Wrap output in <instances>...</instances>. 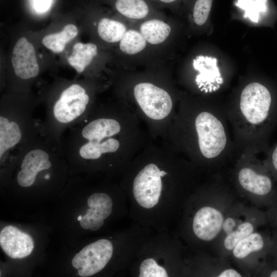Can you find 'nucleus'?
<instances>
[{"mask_svg":"<svg viewBox=\"0 0 277 277\" xmlns=\"http://www.w3.org/2000/svg\"><path fill=\"white\" fill-rule=\"evenodd\" d=\"M272 97L258 82L247 84L235 103L226 106L233 139L239 153L266 151V137L272 120Z\"/></svg>","mask_w":277,"mask_h":277,"instance_id":"f257e3e1","label":"nucleus"},{"mask_svg":"<svg viewBox=\"0 0 277 277\" xmlns=\"http://www.w3.org/2000/svg\"><path fill=\"white\" fill-rule=\"evenodd\" d=\"M259 154L251 151L239 153L232 163L231 180L241 192L268 207L277 195L275 180L265 160L259 158Z\"/></svg>","mask_w":277,"mask_h":277,"instance_id":"f03ea898","label":"nucleus"},{"mask_svg":"<svg viewBox=\"0 0 277 277\" xmlns=\"http://www.w3.org/2000/svg\"><path fill=\"white\" fill-rule=\"evenodd\" d=\"M134 95L140 107L149 118H165L172 108V101L164 89L148 82L140 83L134 88Z\"/></svg>","mask_w":277,"mask_h":277,"instance_id":"7ed1b4c3","label":"nucleus"},{"mask_svg":"<svg viewBox=\"0 0 277 277\" xmlns=\"http://www.w3.org/2000/svg\"><path fill=\"white\" fill-rule=\"evenodd\" d=\"M113 245L107 239H100L83 248L72 260L73 267L80 276L87 277L101 271L113 254Z\"/></svg>","mask_w":277,"mask_h":277,"instance_id":"20e7f679","label":"nucleus"},{"mask_svg":"<svg viewBox=\"0 0 277 277\" xmlns=\"http://www.w3.org/2000/svg\"><path fill=\"white\" fill-rule=\"evenodd\" d=\"M167 174L154 164L146 166L137 174L133 181L134 199L142 207L150 209L159 202L162 190L161 177Z\"/></svg>","mask_w":277,"mask_h":277,"instance_id":"39448f33","label":"nucleus"},{"mask_svg":"<svg viewBox=\"0 0 277 277\" xmlns=\"http://www.w3.org/2000/svg\"><path fill=\"white\" fill-rule=\"evenodd\" d=\"M227 212L222 205L214 201L199 208L192 221V228L195 235L206 242L214 241L221 234Z\"/></svg>","mask_w":277,"mask_h":277,"instance_id":"423d86ee","label":"nucleus"},{"mask_svg":"<svg viewBox=\"0 0 277 277\" xmlns=\"http://www.w3.org/2000/svg\"><path fill=\"white\" fill-rule=\"evenodd\" d=\"M89 96L85 90L77 84L65 89L54 107V115L60 122H70L82 114L89 102Z\"/></svg>","mask_w":277,"mask_h":277,"instance_id":"0eeeda50","label":"nucleus"},{"mask_svg":"<svg viewBox=\"0 0 277 277\" xmlns=\"http://www.w3.org/2000/svg\"><path fill=\"white\" fill-rule=\"evenodd\" d=\"M11 63L15 74L21 78H33L38 74L39 66L34 47L26 37H21L16 43Z\"/></svg>","mask_w":277,"mask_h":277,"instance_id":"6e6552de","label":"nucleus"},{"mask_svg":"<svg viewBox=\"0 0 277 277\" xmlns=\"http://www.w3.org/2000/svg\"><path fill=\"white\" fill-rule=\"evenodd\" d=\"M0 245L4 252L12 259L26 257L34 248L32 237L12 225L5 227L1 231Z\"/></svg>","mask_w":277,"mask_h":277,"instance_id":"1a4fd4ad","label":"nucleus"},{"mask_svg":"<svg viewBox=\"0 0 277 277\" xmlns=\"http://www.w3.org/2000/svg\"><path fill=\"white\" fill-rule=\"evenodd\" d=\"M272 237L256 231L242 239L231 251L238 261H245L255 256L266 258L270 251Z\"/></svg>","mask_w":277,"mask_h":277,"instance_id":"9d476101","label":"nucleus"},{"mask_svg":"<svg viewBox=\"0 0 277 277\" xmlns=\"http://www.w3.org/2000/svg\"><path fill=\"white\" fill-rule=\"evenodd\" d=\"M193 66L200 72L196 78L197 84L205 92L216 91L222 84L223 78L215 58L199 56L194 61Z\"/></svg>","mask_w":277,"mask_h":277,"instance_id":"9b49d317","label":"nucleus"},{"mask_svg":"<svg viewBox=\"0 0 277 277\" xmlns=\"http://www.w3.org/2000/svg\"><path fill=\"white\" fill-rule=\"evenodd\" d=\"M112 3L115 10L128 19L142 20L159 15L150 0H113Z\"/></svg>","mask_w":277,"mask_h":277,"instance_id":"f8f14e48","label":"nucleus"},{"mask_svg":"<svg viewBox=\"0 0 277 277\" xmlns=\"http://www.w3.org/2000/svg\"><path fill=\"white\" fill-rule=\"evenodd\" d=\"M121 130L119 123L110 118H99L89 123L83 129L82 136L89 141L100 142L108 137L117 134Z\"/></svg>","mask_w":277,"mask_h":277,"instance_id":"ddd939ff","label":"nucleus"},{"mask_svg":"<svg viewBox=\"0 0 277 277\" xmlns=\"http://www.w3.org/2000/svg\"><path fill=\"white\" fill-rule=\"evenodd\" d=\"M139 31L147 44L157 45L168 39L171 32V27L162 19L151 17L141 24Z\"/></svg>","mask_w":277,"mask_h":277,"instance_id":"4468645a","label":"nucleus"},{"mask_svg":"<svg viewBox=\"0 0 277 277\" xmlns=\"http://www.w3.org/2000/svg\"><path fill=\"white\" fill-rule=\"evenodd\" d=\"M97 54V47L93 43H77L68 58L70 66L78 72H82Z\"/></svg>","mask_w":277,"mask_h":277,"instance_id":"2eb2a0df","label":"nucleus"},{"mask_svg":"<svg viewBox=\"0 0 277 277\" xmlns=\"http://www.w3.org/2000/svg\"><path fill=\"white\" fill-rule=\"evenodd\" d=\"M127 30V26L122 22L108 17L100 19L97 26L100 37L109 43L120 42Z\"/></svg>","mask_w":277,"mask_h":277,"instance_id":"dca6fc26","label":"nucleus"},{"mask_svg":"<svg viewBox=\"0 0 277 277\" xmlns=\"http://www.w3.org/2000/svg\"><path fill=\"white\" fill-rule=\"evenodd\" d=\"M78 32L77 27L72 24L66 25L60 32L48 34L42 39L43 45L54 53H60L67 43L74 38Z\"/></svg>","mask_w":277,"mask_h":277,"instance_id":"f3484780","label":"nucleus"},{"mask_svg":"<svg viewBox=\"0 0 277 277\" xmlns=\"http://www.w3.org/2000/svg\"><path fill=\"white\" fill-rule=\"evenodd\" d=\"M247 217H245L232 231L224 235L223 246L225 251L231 252L238 242L255 231L258 226L264 224L260 222L254 223V220Z\"/></svg>","mask_w":277,"mask_h":277,"instance_id":"a211bd4d","label":"nucleus"},{"mask_svg":"<svg viewBox=\"0 0 277 277\" xmlns=\"http://www.w3.org/2000/svg\"><path fill=\"white\" fill-rule=\"evenodd\" d=\"M147 43L140 31L128 29L119 42L120 50L127 55H135L143 51Z\"/></svg>","mask_w":277,"mask_h":277,"instance_id":"6ab92c4d","label":"nucleus"},{"mask_svg":"<svg viewBox=\"0 0 277 277\" xmlns=\"http://www.w3.org/2000/svg\"><path fill=\"white\" fill-rule=\"evenodd\" d=\"M22 133L17 123L10 122L5 131H0V157L9 148L14 146L21 140Z\"/></svg>","mask_w":277,"mask_h":277,"instance_id":"aec40b11","label":"nucleus"},{"mask_svg":"<svg viewBox=\"0 0 277 277\" xmlns=\"http://www.w3.org/2000/svg\"><path fill=\"white\" fill-rule=\"evenodd\" d=\"M49 155L44 151L36 149L30 151L25 156L22 165V169L30 171L36 175L39 172L41 163L48 160Z\"/></svg>","mask_w":277,"mask_h":277,"instance_id":"412c9836","label":"nucleus"},{"mask_svg":"<svg viewBox=\"0 0 277 277\" xmlns=\"http://www.w3.org/2000/svg\"><path fill=\"white\" fill-rule=\"evenodd\" d=\"M140 277L168 276L166 269L159 265L152 258L144 260L140 265Z\"/></svg>","mask_w":277,"mask_h":277,"instance_id":"4be33fe9","label":"nucleus"},{"mask_svg":"<svg viewBox=\"0 0 277 277\" xmlns=\"http://www.w3.org/2000/svg\"><path fill=\"white\" fill-rule=\"evenodd\" d=\"M212 4V0H195L192 8V16L194 23L202 26L209 16Z\"/></svg>","mask_w":277,"mask_h":277,"instance_id":"5701e85b","label":"nucleus"},{"mask_svg":"<svg viewBox=\"0 0 277 277\" xmlns=\"http://www.w3.org/2000/svg\"><path fill=\"white\" fill-rule=\"evenodd\" d=\"M79 153L81 156L85 159H97L102 154L96 143L90 141L81 147Z\"/></svg>","mask_w":277,"mask_h":277,"instance_id":"b1692460","label":"nucleus"},{"mask_svg":"<svg viewBox=\"0 0 277 277\" xmlns=\"http://www.w3.org/2000/svg\"><path fill=\"white\" fill-rule=\"evenodd\" d=\"M89 208H94L98 204L112 206V201L110 197L104 193H95L90 196L87 201Z\"/></svg>","mask_w":277,"mask_h":277,"instance_id":"393cba45","label":"nucleus"},{"mask_svg":"<svg viewBox=\"0 0 277 277\" xmlns=\"http://www.w3.org/2000/svg\"><path fill=\"white\" fill-rule=\"evenodd\" d=\"M265 161L272 175L277 182V144L268 152Z\"/></svg>","mask_w":277,"mask_h":277,"instance_id":"a878e982","label":"nucleus"},{"mask_svg":"<svg viewBox=\"0 0 277 277\" xmlns=\"http://www.w3.org/2000/svg\"><path fill=\"white\" fill-rule=\"evenodd\" d=\"M267 221L273 228V233L277 234V195L268 207L266 212Z\"/></svg>","mask_w":277,"mask_h":277,"instance_id":"bb28decb","label":"nucleus"},{"mask_svg":"<svg viewBox=\"0 0 277 277\" xmlns=\"http://www.w3.org/2000/svg\"><path fill=\"white\" fill-rule=\"evenodd\" d=\"M36 175L34 173L25 169H22L17 176L18 184L24 187L32 185L35 179Z\"/></svg>","mask_w":277,"mask_h":277,"instance_id":"cd10ccee","label":"nucleus"},{"mask_svg":"<svg viewBox=\"0 0 277 277\" xmlns=\"http://www.w3.org/2000/svg\"><path fill=\"white\" fill-rule=\"evenodd\" d=\"M97 144L102 153L115 152L120 147L119 142L112 138H108L102 142H97Z\"/></svg>","mask_w":277,"mask_h":277,"instance_id":"c85d7f7f","label":"nucleus"},{"mask_svg":"<svg viewBox=\"0 0 277 277\" xmlns=\"http://www.w3.org/2000/svg\"><path fill=\"white\" fill-rule=\"evenodd\" d=\"M268 256L270 258L269 261L277 267V234L273 233L272 243L270 250Z\"/></svg>","mask_w":277,"mask_h":277,"instance_id":"c756f323","label":"nucleus"},{"mask_svg":"<svg viewBox=\"0 0 277 277\" xmlns=\"http://www.w3.org/2000/svg\"><path fill=\"white\" fill-rule=\"evenodd\" d=\"M52 0H34L35 10L39 12H46L50 7Z\"/></svg>","mask_w":277,"mask_h":277,"instance_id":"7c9ffc66","label":"nucleus"},{"mask_svg":"<svg viewBox=\"0 0 277 277\" xmlns=\"http://www.w3.org/2000/svg\"><path fill=\"white\" fill-rule=\"evenodd\" d=\"M242 274L231 268H226L220 270L216 275L217 277H241Z\"/></svg>","mask_w":277,"mask_h":277,"instance_id":"2f4dec72","label":"nucleus"},{"mask_svg":"<svg viewBox=\"0 0 277 277\" xmlns=\"http://www.w3.org/2000/svg\"><path fill=\"white\" fill-rule=\"evenodd\" d=\"M90 229L92 231H96L100 229L104 224V220L90 221Z\"/></svg>","mask_w":277,"mask_h":277,"instance_id":"473e14b6","label":"nucleus"},{"mask_svg":"<svg viewBox=\"0 0 277 277\" xmlns=\"http://www.w3.org/2000/svg\"><path fill=\"white\" fill-rule=\"evenodd\" d=\"M154 4V3L162 6H168L176 3L179 0H150Z\"/></svg>","mask_w":277,"mask_h":277,"instance_id":"72a5a7b5","label":"nucleus"},{"mask_svg":"<svg viewBox=\"0 0 277 277\" xmlns=\"http://www.w3.org/2000/svg\"><path fill=\"white\" fill-rule=\"evenodd\" d=\"M10 123L8 120L3 116L0 117V131H5L7 126Z\"/></svg>","mask_w":277,"mask_h":277,"instance_id":"f704fd0d","label":"nucleus"},{"mask_svg":"<svg viewBox=\"0 0 277 277\" xmlns=\"http://www.w3.org/2000/svg\"><path fill=\"white\" fill-rule=\"evenodd\" d=\"M80 225L81 227L85 229H90V220L88 219H83L80 221Z\"/></svg>","mask_w":277,"mask_h":277,"instance_id":"c9c22d12","label":"nucleus"},{"mask_svg":"<svg viewBox=\"0 0 277 277\" xmlns=\"http://www.w3.org/2000/svg\"><path fill=\"white\" fill-rule=\"evenodd\" d=\"M51 166V162L48 160L43 161L39 166L40 171L49 169Z\"/></svg>","mask_w":277,"mask_h":277,"instance_id":"e433bc0d","label":"nucleus"},{"mask_svg":"<svg viewBox=\"0 0 277 277\" xmlns=\"http://www.w3.org/2000/svg\"><path fill=\"white\" fill-rule=\"evenodd\" d=\"M82 217H83V216H82V215H79V216H78V217H77V220L79 221H80L82 220Z\"/></svg>","mask_w":277,"mask_h":277,"instance_id":"4c0bfd02","label":"nucleus"},{"mask_svg":"<svg viewBox=\"0 0 277 277\" xmlns=\"http://www.w3.org/2000/svg\"><path fill=\"white\" fill-rule=\"evenodd\" d=\"M46 179H48L49 178V175H46V177H45Z\"/></svg>","mask_w":277,"mask_h":277,"instance_id":"58836bf2","label":"nucleus"}]
</instances>
